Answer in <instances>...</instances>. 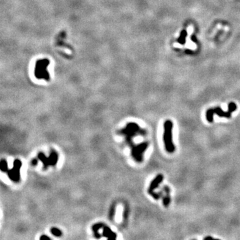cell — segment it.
<instances>
[{"instance_id": "6da1fadb", "label": "cell", "mask_w": 240, "mask_h": 240, "mask_svg": "<svg viewBox=\"0 0 240 240\" xmlns=\"http://www.w3.org/2000/svg\"><path fill=\"white\" fill-rule=\"evenodd\" d=\"M50 63V61L48 58L40 59L37 60L36 63L34 74L36 78L38 79H44L45 81H49L50 75L49 71L47 70V67Z\"/></svg>"}, {"instance_id": "7a4b0ae2", "label": "cell", "mask_w": 240, "mask_h": 240, "mask_svg": "<svg viewBox=\"0 0 240 240\" xmlns=\"http://www.w3.org/2000/svg\"><path fill=\"white\" fill-rule=\"evenodd\" d=\"M163 126H164V131H163V138L166 150L168 153H173L175 151V146L172 138L173 122L171 120H166Z\"/></svg>"}, {"instance_id": "3957f363", "label": "cell", "mask_w": 240, "mask_h": 240, "mask_svg": "<svg viewBox=\"0 0 240 240\" xmlns=\"http://www.w3.org/2000/svg\"><path fill=\"white\" fill-rule=\"evenodd\" d=\"M22 166V162L20 159H16L13 162V167L12 169L8 170L7 173L11 180L13 182H19L20 180V169Z\"/></svg>"}, {"instance_id": "277c9868", "label": "cell", "mask_w": 240, "mask_h": 240, "mask_svg": "<svg viewBox=\"0 0 240 240\" xmlns=\"http://www.w3.org/2000/svg\"><path fill=\"white\" fill-rule=\"evenodd\" d=\"M213 112L214 114L219 116V117H226V118H230L231 117V113L237 109V105L235 103L231 102L230 104L228 105V110L227 112H223L222 109V108L219 107H216L215 108H212Z\"/></svg>"}, {"instance_id": "5b68a950", "label": "cell", "mask_w": 240, "mask_h": 240, "mask_svg": "<svg viewBox=\"0 0 240 240\" xmlns=\"http://www.w3.org/2000/svg\"><path fill=\"white\" fill-rule=\"evenodd\" d=\"M148 147V143L145 142L142 143L138 146H135L133 147L132 150V155L137 162H141L143 159V153L146 151L147 147Z\"/></svg>"}, {"instance_id": "8992f818", "label": "cell", "mask_w": 240, "mask_h": 240, "mask_svg": "<svg viewBox=\"0 0 240 240\" xmlns=\"http://www.w3.org/2000/svg\"><path fill=\"white\" fill-rule=\"evenodd\" d=\"M163 175L158 174V176H156L153 180H152L150 185L149 188H148V193H149L150 195L154 193V191L158 188L159 185L163 181Z\"/></svg>"}, {"instance_id": "52a82bcc", "label": "cell", "mask_w": 240, "mask_h": 240, "mask_svg": "<svg viewBox=\"0 0 240 240\" xmlns=\"http://www.w3.org/2000/svg\"><path fill=\"white\" fill-rule=\"evenodd\" d=\"M163 191L166 193V196H163V204L165 207H168L170 204V189L167 185H164L163 188Z\"/></svg>"}, {"instance_id": "ba28073f", "label": "cell", "mask_w": 240, "mask_h": 240, "mask_svg": "<svg viewBox=\"0 0 240 240\" xmlns=\"http://www.w3.org/2000/svg\"><path fill=\"white\" fill-rule=\"evenodd\" d=\"M103 235H104L105 237H106L107 238H108V239H115L117 237L116 234L113 232L109 227H104V231H103Z\"/></svg>"}, {"instance_id": "9c48e42d", "label": "cell", "mask_w": 240, "mask_h": 240, "mask_svg": "<svg viewBox=\"0 0 240 240\" xmlns=\"http://www.w3.org/2000/svg\"><path fill=\"white\" fill-rule=\"evenodd\" d=\"M48 158H49V166H54L57 163V162H58V154H57V152H55V151H53Z\"/></svg>"}, {"instance_id": "30bf717a", "label": "cell", "mask_w": 240, "mask_h": 240, "mask_svg": "<svg viewBox=\"0 0 240 240\" xmlns=\"http://www.w3.org/2000/svg\"><path fill=\"white\" fill-rule=\"evenodd\" d=\"M38 158H39L41 160V162L43 163L44 169L45 170L47 169L48 166H49V158H47L46 156L45 155V154L44 153H41V152H40V153H39V154H38Z\"/></svg>"}, {"instance_id": "8fae6325", "label": "cell", "mask_w": 240, "mask_h": 240, "mask_svg": "<svg viewBox=\"0 0 240 240\" xmlns=\"http://www.w3.org/2000/svg\"><path fill=\"white\" fill-rule=\"evenodd\" d=\"M213 115H214V113L213 112L212 108L208 109L206 112V113H205V116H206V120H208V122L209 123H212L213 121Z\"/></svg>"}, {"instance_id": "7c38bea8", "label": "cell", "mask_w": 240, "mask_h": 240, "mask_svg": "<svg viewBox=\"0 0 240 240\" xmlns=\"http://www.w3.org/2000/svg\"><path fill=\"white\" fill-rule=\"evenodd\" d=\"M102 226H103L102 223H97V224H95L94 226L92 227V229H93V231L94 232L95 236H96L97 238H100L101 237V235H100V234L98 233V230Z\"/></svg>"}, {"instance_id": "4fadbf2b", "label": "cell", "mask_w": 240, "mask_h": 240, "mask_svg": "<svg viewBox=\"0 0 240 240\" xmlns=\"http://www.w3.org/2000/svg\"><path fill=\"white\" fill-rule=\"evenodd\" d=\"M0 169L3 172H7L8 171V166H7V161L4 159H2L0 163Z\"/></svg>"}, {"instance_id": "5bb4252c", "label": "cell", "mask_w": 240, "mask_h": 240, "mask_svg": "<svg viewBox=\"0 0 240 240\" xmlns=\"http://www.w3.org/2000/svg\"><path fill=\"white\" fill-rule=\"evenodd\" d=\"M51 233L53 235L56 236V237H60L62 235V232L58 228L56 227H52L51 229Z\"/></svg>"}, {"instance_id": "9a60e30c", "label": "cell", "mask_w": 240, "mask_h": 240, "mask_svg": "<svg viewBox=\"0 0 240 240\" xmlns=\"http://www.w3.org/2000/svg\"><path fill=\"white\" fill-rule=\"evenodd\" d=\"M186 36H187V32L186 31H183L181 33V36L180 37V38L178 39V41L180 42V44H184L185 41V37H186Z\"/></svg>"}, {"instance_id": "2e32d148", "label": "cell", "mask_w": 240, "mask_h": 240, "mask_svg": "<svg viewBox=\"0 0 240 240\" xmlns=\"http://www.w3.org/2000/svg\"><path fill=\"white\" fill-rule=\"evenodd\" d=\"M114 211H115V208H114V206H113V208H112V211L110 212V219H111V220L113 218Z\"/></svg>"}, {"instance_id": "e0dca14e", "label": "cell", "mask_w": 240, "mask_h": 240, "mask_svg": "<svg viewBox=\"0 0 240 240\" xmlns=\"http://www.w3.org/2000/svg\"><path fill=\"white\" fill-rule=\"evenodd\" d=\"M40 239H41V240H44V239L49 240V239H50V238L48 237V236L45 235H41V237H40Z\"/></svg>"}, {"instance_id": "ac0fdd59", "label": "cell", "mask_w": 240, "mask_h": 240, "mask_svg": "<svg viewBox=\"0 0 240 240\" xmlns=\"http://www.w3.org/2000/svg\"><path fill=\"white\" fill-rule=\"evenodd\" d=\"M37 163V160L36 159H33L32 161V164L33 166H36Z\"/></svg>"}, {"instance_id": "d6986e66", "label": "cell", "mask_w": 240, "mask_h": 240, "mask_svg": "<svg viewBox=\"0 0 240 240\" xmlns=\"http://www.w3.org/2000/svg\"><path fill=\"white\" fill-rule=\"evenodd\" d=\"M213 239L214 238H213V237H211V236H208V237L205 238L204 239Z\"/></svg>"}]
</instances>
